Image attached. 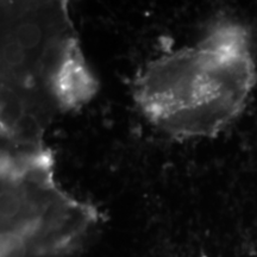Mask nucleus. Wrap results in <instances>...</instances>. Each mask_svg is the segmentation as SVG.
<instances>
[{
    "label": "nucleus",
    "mask_w": 257,
    "mask_h": 257,
    "mask_svg": "<svg viewBox=\"0 0 257 257\" xmlns=\"http://www.w3.org/2000/svg\"><path fill=\"white\" fill-rule=\"evenodd\" d=\"M256 79L249 34L225 21L194 46L149 61L135 78L133 96L144 117L169 136L211 138L242 113Z\"/></svg>",
    "instance_id": "nucleus-2"
},
{
    "label": "nucleus",
    "mask_w": 257,
    "mask_h": 257,
    "mask_svg": "<svg viewBox=\"0 0 257 257\" xmlns=\"http://www.w3.org/2000/svg\"><path fill=\"white\" fill-rule=\"evenodd\" d=\"M101 225L94 205L57 184L49 148H2L0 257H79Z\"/></svg>",
    "instance_id": "nucleus-3"
},
{
    "label": "nucleus",
    "mask_w": 257,
    "mask_h": 257,
    "mask_svg": "<svg viewBox=\"0 0 257 257\" xmlns=\"http://www.w3.org/2000/svg\"><path fill=\"white\" fill-rule=\"evenodd\" d=\"M98 88L66 2L3 3L2 144H42L53 113L79 110Z\"/></svg>",
    "instance_id": "nucleus-1"
}]
</instances>
